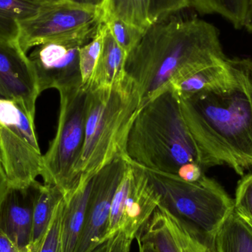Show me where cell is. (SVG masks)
<instances>
[{"label":"cell","mask_w":252,"mask_h":252,"mask_svg":"<svg viewBox=\"0 0 252 252\" xmlns=\"http://www.w3.org/2000/svg\"><path fill=\"white\" fill-rule=\"evenodd\" d=\"M145 170L161 196L160 205L216 238L235 206L219 182L206 175L196 182H187L173 175Z\"/></svg>","instance_id":"5b68a950"},{"label":"cell","mask_w":252,"mask_h":252,"mask_svg":"<svg viewBox=\"0 0 252 252\" xmlns=\"http://www.w3.org/2000/svg\"><path fill=\"white\" fill-rule=\"evenodd\" d=\"M190 0H148L149 16L154 23L159 19L190 7Z\"/></svg>","instance_id":"4316f807"},{"label":"cell","mask_w":252,"mask_h":252,"mask_svg":"<svg viewBox=\"0 0 252 252\" xmlns=\"http://www.w3.org/2000/svg\"><path fill=\"white\" fill-rule=\"evenodd\" d=\"M127 158H116L93 176L85 220L75 252H93L107 241L112 201L124 176Z\"/></svg>","instance_id":"8fae6325"},{"label":"cell","mask_w":252,"mask_h":252,"mask_svg":"<svg viewBox=\"0 0 252 252\" xmlns=\"http://www.w3.org/2000/svg\"><path fill=\"white\" fill-rule=\"evenodd\" d=\"M232 60L210 65L190 72L170 83L169 88L179 97L220 88L233 79Z\"/></svg>","instance_id":"2e32d148"},{"label":"cell","mask_w":252,"mask_h":252,"mask_svg":"<svg viewBox=\"0 0 252 252\" xmlns=\"http://www.w3.org/2000/svg\"><path fill=\"white\" fill-rule=\"evenodd\" d=\"M87 27L34 47L29 59L40 93L83 87L79 50L95 35L99 25Z\"/></svg>","instance_id":"9c48e42d"},{"label":"cell","mask_w":252,"mask_h":252,"mask_svg":"<svg viewBox=\"0 0 252 252\" xmlns=\"http://www.w3.org/2000/svg\"><path fill=\"white\" fill-rule=\"evenodd\" d=\"M101 22L99 7L66 0L46 1L30 19L18 24L17 41L25 53L58 37Z\"/></svg>","instance_id":"30bf717a"},{"label":"cell","mask_w":252,"mask_h":252,"mask_svg":"<svg viewBox=\"0 0 252 252\" xmlns=\"http://www.w3.org/2000/svg\"><path fill=\"white\" fill-rule=\"evenodd\" d=\"M223 87L179 97L185 124L210 167L252 170V59L234 58Z\"/></svg>","instance_id":"6da1fadb"},{"label":"cell","mask_w":252,"mask_h":252,"mask_svg":"<svg viewBox=\"0 0 252 252\" xmlns=\"http://www.w3.org/2000/svg\"><path fill=\"white\" fill-rule=\"evenodd\" d=\"M9 188H10V185H9L5 172H4L2 164H1V158H0V208H1L3 201H4V197L8 191Z\"/></svg>","instance_id":"f546056e"},{"label":"cell","mask_w":252,"mask_h":252,"mask_svg":"<svg viewBox=\"0 0 252 252\" xmlns=\"http://www.w3.org/2000/svg\"><path fill=\"white\" fill-rule=\"evenodd\" d=\"M234 201V210L252 226V174L238 182Z\"/></svg>","instance_id":"d4e9b609"},{"label":"cell","mask_w":252,"mask_h":252,"mask_svg":"<svg viewBox=\"0 0 252 252\" xmlns=\"http://www.w3.org/2000/svg\"><path fill=\"white\" fill-rule=\"evenodd\" d=\"M101 22L121 20L145 31L151 25L148 0H103Z\"/></svg>","instance_id":"d6986e66"},{"label":"cell","mask_w":252,"mask_h":252,"mask_svg":"<svg viewBox=\"0 0 252 252\" xmlns=\"http://www.w3.org/2000/svg\"><path fill=\"white\" fill-rule=\"evenodd\" d=\"M127 56L126 52L118 45L106 25L101 53L88 90L112 87L115 83L125 78Z\"/></svg>","instance_id":"e0dca14e"},{"label":"cell","mask_w":252,"mask_h":252,"mask_svg":"<svg viewBox=\"0 0 252 252\" xmlns=\"http://www.w3.org/2000/svg\"><path fill=\"white\" fill-rule=\"evenodd\" d=\"M104 24L118 45L127 55L137 45L145 32L130 24L117 19Z\"/></svg>","instance_id":"cb8c5ba5"},{"label":"cell","mask_w":252,"mask_h":252,"mask_svg":"<svg viewBox=\"0 0 252 252\" xmlns=\"http://www.w3.org/2000/svg\"><path fill=\"white\" fill-rule=\"evenodd\" d=\"M132 242L133 241L127 238L124 232H118L115 236L109 238L106 252H130Z\"/></svg>","instance_id":"83f0119b"},{"label":"cell","mask_w":252,"mask_h":252,"mask_svg":"<svg viewBox=\"0 0 252 252\" xmlns=\"http://www.w3.org/2000/svg\"><path fill=\"white\" fill-rule=\"evenodd\" d=\"M63 198L58 206L50 226L35 252H62L61 231Z\"/></svg>","instance_id":"484cf974"},{"label":"cell","mask_w":252,"mask_h":252,"mask_svg":"<svg viewBox=\"0 0 252 252\" xmlns=\"http://www.w3.org/2000/svg\"><path fill=\"white\" fill-rule=\"evenodd\" d=\"M93 179L80 182L63 197L61 231L62 252H75L85 220Z\"/></svg>","instance_id":"9a60e30c"},{"label":"cell","mask_w":252,"mask_h":252,"mask_svg":"<svg viewBox=\"0 0 252 252\" xmlns=\"http://www.w3.org/2000/svg\"><path fill=\"white\" fill-rule=\"evenodd\" d=\"M40 94L29 56L17 39L0 38V99L20 102L35 117Z\"/></svg>","instance_id":"4fadbf2b"},{"label":"cell","mask_w":252,"mask_h":252,"mask_svg":"<svg viewBox=\"0 0 252 252\" xmlns=\"http://www.w3.org/2000/svg\"><path fill=\"white\" fill-rule=\"evenodd\" d=\"M64 197L62 189L54 185L34 184L32 199V238L30 247L36 252L45 235L58 206Z\"/></svg>","instance_id":"ac0fdd59"},{"label":"cell","mask_w":252,"mask_h":252,"mask_svg":"<svg viewBox=\"0 0 252 252\" xmlns=\"http://www.w3.org/2000/svg\"><path fill=\"white\" fill-rule=\"evenodd\" d=\"M244 28H245L250 33H252V0L250 3V7H249L248 12H247Z\"/></svg>","instance_id":"d6a6232c"},{"label":"cell","mask_w":252,"mask_h":252,"mask_svg":"<svg viewBox=\"0 0 252 252\" xmlns=\"http://www.w3.org/2000/svg\"><path fill=\"white\" fill-rule=\"evenodd\" d=\"M139 244V252H158L151 243L148 241H142V240H136Z\"/></svg>","instance_id":"1f68e13d"},{"label":"cell","mask_w":252,"mask_h":252,"mask_svg":"<svg viewBox=\"0 0 252 252\" xmlns=\"http://www.w3.org/2000/svg\"><path fill=\"white\" fill-rule=\"evenodd\" d=\"M126 154L144 168L173 176L192 163L210 168L185 124L179 96L170 89L142 106L129 133Z\"/></svg>","instance_id":"3957f363"},{"label":"cell","mask_w":252,"mask_h":252,"mask_svg":"<svg viewBox=\"0 0 252 252\" xmlns=\"http://www.w3.org/2000/svg\"><path fill=\"white\" fill-rule=\"evenodd\" d=\"M34 184L25 189L10 187L0 208V229L22 252L28 250L32 238Z\"/></svg>","instance_id":"5bb4252c"},{"label":"cell","mask_w":252,"mask_h":252,"mask_svg":"<svg viewBox=\"0 0 252 252\" xmlns=\"http://www.w3.org/2000/svg\"><path fill=\"white\" fill-rule=\"evenodd\" d=\"M218 252H252V226L235 210L216 236Z\"/></svg>","instance_id":"ffe728a7"},{"label":"cell","mask_w":252,"mask_h":252,"mask_svg":"<svg viewBox=\"0 0 252 252\" xmlns=\"http://www.w3.org/2000/svg\"><path fill=\"white\" fill-rule=\"evenodd\" d=\"M44 1H60V0H44Z\"/></svg>","instance_id":"e575fe53"},{"label":"cell","mask_w":252,"mask_h":252,"mask_svg":"<svg viewBox=\"0 0 252 252\" xmlns=\"http://www.w3.org/2000/svg\"><path fill=\"white\" fill-rule=\"evenodd\" d=\"M12 240L0 229V252H19Z\"/></svg>","instance_id":"f1b7e54d"},{"label":"cell","mask_w":252,"mask_h":252,"mask_svg":"<svg viewBox=\"0 0 252 252\" xmlns=\"http://www.w3.org/2000/svg\"><path fill=\"white\" fill-rule=\"evenodd\" d=\"M138 239L151 243L158 252H218L216 238L161 205Z\"/></svg>","instance_id":"7c38bea8"},{"label":"cell","mask_w":252,"mask_h":252,"mask_svg":"<svg viewBox=\"0 0 252 252\" xmlns=\"http://www.w3.org/2000/svg\"><path fill=\"white\" fill-rule=\"evenodd\" d=\"M252 0H190L191 6L201 14H219L235 29L244 27Z\"/></svg>","instance_id":"7402d4cb"},{"label":"cell","mask_w":252,"mask_h":252,"mask_svg":"<svg viewBox=\"0 0 252 252\" xmlns=\"http://www.w3.org/2000/svg\"><path fill=\"white\" fill-rule=\"evenodd\" d=\"M44 0H0V35L17 39L18 24L33 16Z\"/></svg>","instance_id":"44dd1931"},{"label":"cell","mask_w":252,"mask_h":252,"mask_svg":"<svg viewBox=\"0 0 252 252\" xmlns=\"http://www.w3.org/2000/svg\"><path fill=\"white\" fill-rule=\"evenodd\" d=\"M142 106L139 90L127 75L112 87L87 91L79 183L91 179L116 158H127V138Z\"/></svg>","instance_id":"277c9868"},{"label":"cell","mask_w":252,"mask_h":252,"mask_svg":"<svg viewBox=\"0 0 252 252\" xmlns=\"http://www.w3.org/2000/svg\"><path fill=\"white\" fill-rule=\"evenodd\" d=\"M0 158L11 188H29L41 176L35 117L20 102L0 99Z\"/></svg>","instance_id":"52a82bcc"},{"label":"cell","mask_w":252,"mask_h":252,"mask_svg":"<svg viewBox=\"0 0 252 252\" xmlns=\"http://www.w3.org/2000/svg\"><path fill=\"white\" fill-rule=\"evenodd\" d=\"M183 11L153 23L127 55L126 75L137 87L142 106L175 80L228 59L219 30Z\"/></svg>","instance_id":"7a4b0ae2"},{"label":"cell","mask_w":252,"mask_h":252,"mask_svg":"<svg viewBox=\"0 0 252 252\" xmlns=\"http://www.w3.org/2000/svg\"><path fill=\"white\" fill-rule=\"evenodd\" d=\"M106 25L100 22L93 38L79 50V63L83 88L87 91L101 53Z\"/></svg>","instance_id":"603a6c76"},{"label":"cell","mask_w":252,"mask_h":252,"mask_svg":"<svg viewBox=\"0 0 252 252\" xmlns=\"http://www.w3.org/2000/svg\"><path fill=\"white\" fill-rule=\"evenodd\" d=\"M75 4L81 5L88 6V7H99L100 8L103 0H66Z\"/></svg>","instance_id":"4dcf8cb0"},{"label":"cell","mask_w":252,"mask_h":252,"mask_svg":"<svg viewBox=\"0 0 252 252\" xmlns=\"http://www.w3.org/2000/svg\"><path fill=\"white\" fill-rule=\"evenodd\" d=\"M0 38H4V37H1V35H0Z\"/></svg>","instance_id":"d590c367"},{"label":"cell","mask_w":252,"mask_h":252,"mask_svg":"<svg viewBox=\"0 0 252 252\" xmlns=\"http://www.w3.org/2000/svg\"><path fill=\"white\" fill-rule=\"evenodd\" d=\"M160 204L161 196L145 168L127 158L112 201L107 240L119 232L132 241L139 238Z\"/></svg>","instance_id":"ba28073f"},{"label":"cell","mask_w":252,"mask_h":252,"mask_svg":"<svg viewBox=\"0 0 252 252\" xmlns=\"http://www.w3.org/2000/svg\"><path fill=\"white\" fill-rule=\"evenodd\" d=\"M108 245H109V240L105 241L103 244L97 247L95 250H93V251L91 252H107Z\"/></svg>","instance_id":"836d02e7"},{"label":"cell","mask_w":252,"mask_h":252,"mask_svg":"<svg viewBox=\"0 0 252 252\" xmlns=\"http://www.w3.org/2000/svg\"><path fill=\"white\" fill-rule=\"evenodd\" d=\"M60 110L57 130L43 155L41 176L65 194L79 184L78 167L85 138L87 94L83 87L59 91Z\"/></svg>","instance_id":"8992f818"}]
</instances>
